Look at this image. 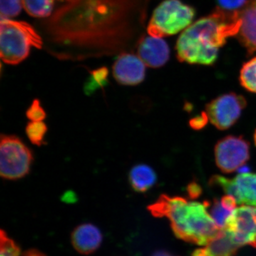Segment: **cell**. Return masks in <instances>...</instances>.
Segmentation results:
<instances>
[{
	"mask_svg": "<svg viewBox=\"0 0 256 256\" xmlns=\"http://www.w3.org/2000/svg\"><path fill=\"white\" fill-rule=\"evenodd\" d=\"M34 160L31 150L20 138L2 134L0 175L6 180H18L30 173Z\"/></svg>",
	"mask_w": 256,
	"mask_h": 256,
	"instance_id": "5",
	"label": "cell"
},
{
	"mask_svg": "<svg viewBox=\"0 0 256 256\" xmlns=\"http://www.w3.org/2000/svg\"><path fill=\"white\" fill-rule=\"evenodd\" d=\"M188 196L192 200H195V198H198L201 196L202 188L201 186L196 182H192L188 184Z\"/></svg>",
	"mask_w": 256,
	"mask_h": 256,
	"instance_id": "26",
	"label": "cell"
},
{
	"mask_svg": "<svg viewBox=\"0 0 256 256\" xmlns=\"http://www.w3.org/2000/svg\"><path fill=\"white\" fill-rule=\"evenodd\" d=\"M128 180L134 192L144 193L156 185L158 175L149 165L139 164L132 166L128 175Z\"/></svg>",
	"mask_w": 256,
	"mask_h": 256,
	"instance_id": "15",
	"label": "cell"
},
{
	"mask_svg": "<svg viewBox=\"0 0 256 256\" xmlns=\"http://www.w3.org/2000/svg\"><path fill=\"white\" fill-rule=\"evenodd\" d=\"M210 184L234 196L238 204L256 207V173L239 174L234 178L214 175L210 178Z\"/></svg>",
	"mask_w": 256,
	"mask_h": 256,
	"instance_id": "9",
	"label": "cell"
},
{
	"mask_svg": "<svg viewBox=\"0 0 256 256\" xmlns=\"http://www.w3.org/2000/svg\"><path fill=\"white\" fill-rule=\"evenodd\" d=\"M250 168L246 165H242L240 168H238V172L239 174H246V173H249Z\"/></svg>",
	"mask_w": 256,
	"mask_h": 256,
	"instance_id": "29",
	"label": "cell"
},
{
	"mask_svg": "<svg viewBox=\"0 0 256 256\" xmlns=\"http://www.w3.org/2000/svg\"><path fill=\"white\" fill-rule=\"evenodd\" d=\"M239 80L246 90L256 94V57L242 65Z\"/></svg>",
	"mask_w": 256,
	"mask_h": 256,
	"instance_id": "18",
	"label": "cell"
},
{
	"mask_svg": "<svg viewBox=\"0 0 256 256\" xmlns=\"http://www.w3.org/2000/svg\"><path fill=\"white\" fill-rule=\"evenodd\" d=\"M246 105L244 96L228 92L208 102L206 106V114L213 126L220 130H225L238 120Z\"/></svg>",
	"mask_w": 256,
	"mask_h": 256,
	"instance_id": "6",
	"label": "cell"
},
{
	"mask_svg": "<svg viewBox=\"0 0 256 256\" xmlns=\"http://www.w3.org/2000/svg\"><path fill=\"white\" fill-rule=\"evenodd\" d=\"M242 25L237 38L249 55L256 52V1H250L240 10Z\"/></svg>",
	"mask_w": 256,
	"mask_h": 256,
	"instance_id": "13",
	"label": "cell"
},
{
	"mask_svg": "<svg viewBox=\"0 0 256 256\" xmlns=\"http://www.w3.org/2000/svg\"><path fill=\"white\" fill-rule=\"evenodd\" d=\"M26 134L30 142L36 146L45 144L48 128L43 121H31L26 126Z\"/></svg>",
	"mask_w": 256,
	"mask_h": 256,
	"instance_id": "19",
	"label": "cell"
},
{
	"mask_svg": "<svg viewBox=\"0 0 256 256\" xmlns=\"http://www.w3.org/2000/svg\"><path fill=\"white\" fill-rule=\"evenodd\" d=\"M32 46L41 48L42 40L31 25L1 18L0 56L4 63L11 65L21 63L28 58Z\"/></svg>",
	"mask_w": 256,
	"mask_h": 256,
	"instance_id": "3",
	"label": "cell"
},
{
	"mask_svg": "<svg viewBox=\"0 0 256 256\" xmlns=\"http://www.w3.org/2000/svg\"><path fill=\"white\" fill-rule=\"evenodd\" d=\"M151 256H176L172 255L170 252H165V250H158V252H154Z\"/></svg>",
	"mask_w": 256,
	"mask_h": 256,
	"instance_id": "28",
	"label": "cell"
},
{
	"mask_svg": "<svg viewBox=\"0 0 256 256\" xmlns=\"http://www.w3.org/2000/svg\"><path fill=\"white\" fill-rule=\"evenodd\" d=\"M54 0H22L25 11L34 18L50 16L53 9Z\"/></svg>",
	"mask_w": 256,
	"mask_h": 256,
	"instance_id": "17",
	"label": "cell"
},
{
	"mask_svg": "<svg viewBox=\"0 0 256 256\" xmlns=\"http://www.w3.org/2000/svg\"><path fill=\"white\" fill-rule=\"evenodd\" d=\"M224 229L239 247L256 248V207L245 205L236 208Z\"/></svg>",
	"mask_w": 256,
	"mask_h": 256,
	"instance_id": "8",
	"label": "cell"
},
{
	"mask_svg": "<svg viewBox=\"0 0 256 256\" xmlns=\"http://www.w3.org/2000/svg\"><path fill=\"white\" fill-rule=\"evenodd\" d=\"M214 156L222 172H234L250 159V144L242 136H226L217 142Z\"/></svg>",
	"mask_w": 256,
	"mask_h": 256,
	"instance_id": "7",
	"label": "cell"
},
{
	"mask_svg": "<svg viewBox=\"0 0 256 256\" xmlns=\"http://www.w3.org/2000/svg\"><path fill=\"white\" fill-rule=\"evenodd\" d=\"M240 25V11L218 8L182 33L176 44L178 60L183 63L212 65L229 37L238 34Z\"/></svg>",
	"mask_w": 256,
	"mask_h": 256,
	"instance_id": "1",
	"label": "cell"
},
{
	"mask_svg": "<svg viewBox=\"0 0 256 256\" xmlns=\"http://www.w3.org/2000/svg\"><path fill=\"white\" fill-rule=\"evenodd\" d=\"M26 118L31 121H43L46 118V112L42 107L41 101L34 99L26 112Z\"/></svg>",
	"mask_w": 256,
	"mask_h": 256,
	"instance_id": "23",
	"label": "cell"
},
{
	"mask_svg": "<svg viewBox=\"0 0 256 256\" xmlns=\"http://www.w3.org/2000/svg\"><path fill=\"white\" fill-rule=\"evenodd\" d=\"M1 238H0V256H20L21 250L18 244L4 230H1Z\"/></svg>",
	"mask_w": 256,
	"mask_h": 256,
	"instance_id": "21",
	"label": "cell"
},
{
	"mask_svg": "<svg viewBox=\"0 0 256 256\" xmlns=\"http://www.w3.org/2000/svg\"><path fill=\"white\" fill-rule=\"evenodd\" d=\"M208 114L206 112H202V114L195 116L194 118L190 120V126L192 129L195 130H200L203 129L208 124Z\"/></svg>",
	"mask_w": 256,
	"mask_h": 256,
	"instance_id": "25",
	"label": "cell"
},
{
	"mask_svg": "<svg viewBox=\"0 0 256 256\" xmlns=\"http://www.w3.org/2000/svg\"><path fill=\"white\" fill-rule=\"evenodd\" d=\"M220 9L226 11L236 12L242 10L248 2L247 0H216Z\"/></svg>",
	"mask_w": 256,
	"mask_h": 256,
	"instance_id": "24",
	"label": "cell"
},
{
	"mask_svg": "<svg viewBox=\"0 0 256 256\" xmlns=\"http://www.w3.org/2000/svg\"><path fill=\"white\" fill-rule=\"evenodd\" d=\"M107 69L100 68L94 70L92 73L90 80L87 82L85 86V92L87 94H92L99 88L104 86L108 84Z\"/></svg>",
	"mask_w": 256,
	"mask_h": 256,
	"instance_id": "20",
	"label": "cell"
},
{
	"mask_svg": "<svg viewBox=\"0 0 256 256\" xmlns=\"http://www.w3.org/2000/svg\"><path fill=\"white\" fill-rule=\"evenodd\" d=\"M148 210L156 218H168L175 236L191 244L205 246L220 230L208 212L207 201L162 194Z\"/></svg>",
	"mask_w": 256,
	"mask_h": 256,
	"instance_id": "2",
	"label": "cell"
},
{
	"mask_svg": "<svg viewBox=\"0 0 256 256\" xmlns=\"http://www.w3.org/2000/svg\"><path fill=\"white\" fill-rule=\"evenodd\" d=\"M225 229H222L201 248L192 252V256H236L239 248Z\"/></svg>",
	"mask_w": 256,
	"mask_h": 256,
	"instance_id": "14",
	"label": "cell"
},
{
	"mask_svg": "<svg viewBox=\"0 0 256 256\" xmlns=\"http://www.w3.org/2000/svg\"><path fill=\"white\" fill-rule=\"evenodd\" d=\"M22 6V0H0L1 18H9L18 16Z\"/></svg>",
	"mask_w": 256,
	"mask_h": 256,
	"instance_id": "22",
	"label": "cell"
},
{
	"mask_svg": "<svg viewBox=\"0 0 256 256\" xmlns=\"http://www.w3.org/2000/svg\"><path fill=\"white\" fill-rule=\"evenodd\" d=\"M72 244L82 255H89L100 248L102 235L100 229L92 224H82L76 227L72 234Z\"/></svg>",
	"mask_w": 256,
	"mask_h": 256,
	"instance_id": "12",
	"label": "cell"
},
{
	"mask_svg": "<svg viewBox=\"0 0 256 256\" xmlns=\"http://www.w3.org/2000/svg\"><path fill=\"white\" fill-rule=\"evenodd\" d=\"M146 66L138 56L124 54L114 62L112 74L120 85H138L146 77Z\"/></svg>",
	"mask_w": 256,
	"mask_h": 256,
	"instance_id": "10",
	"label": "cell"
},
{
	"mask_svg": "<svg viewBox=\"0 0 256 256\" xmlns=\"http://www.w3.org/2000/svg\"><path fill=\"white\" fill-rule=\"evenodd\" d=\"M196 12L180 0H166L156 8L152 16L148 32L152 36H172L191 25Z\"/></svg>",
	"mask_w": 256,
	"mask_h": 256,
	"instance_id": "4",
	"label": "cell"
},
{
	"mask_svg": "<svg viewBox=\"0 0 256 256\" xmlns=\"http://www.w3.org/2000/svg\"><path fill=\"white\" fill-rule=\"evenodd\" d=\"M254 142H255V144L256 146V130L255 133H254Z\"/></svg>",
	"mask_w": 256,
	"mask_h": 256,
	"instance_id": "30",
	"label": "cell"
},
{
	"mask_svg": "<svg viewBox=\"0 0 256 256\" xmlns=\"http://www.w3.org/2000/svg\"><path fill=\"white\" fill-rule=\"evenodd\" d=\"M207 204L210 216L220 230L225 228L227 220L238 204L234 197L228 194L220 200L215 198L212 202L207 201Z\"/></svg>",
	"mask_w": 256,
	"mask_h": 256,
	"instance_id": "16",
	"label": "cell"
},
{
	"mask_svg": "<svg viewBox=\"0 0 256 256\" xmlns=\"http://www.w3.org/2000/svg\"><path fill=\"white\" fill-rule=\"evenodd\" d=\"M170 54L169 46L162 38L150 35L142 38L138 44V56L150 68L163 66L169 60Z\"/></svg>",
	"mask_w": 256,
	"mask_h": 256,
	"instance_id": "11",
	"label": "cell"
},
{
	"mask_svg": "<svg viewBox=\"0 0 256 256\" xmlns=\"http://www.w3.org/2000/svg\"><path fill=\"white\" fill-rule=\"evenodd\" d=\"M22 256H46L43 252H40V250H35V249H32V250H28L22 254Z\"/></svg>",
	"mask_w": 256,
	"mask_h": 256,
	"instance_id": "27",
	"label": "cell"
}]
</instances>
